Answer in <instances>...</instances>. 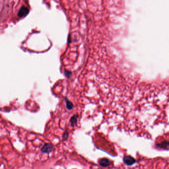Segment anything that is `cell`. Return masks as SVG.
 <instances>
[{
    "label": "cell",
    "instance_id": "3",
    "mask_svg": "<svg viewBox=\"0 0 169 169\" xmlns=\"http://www.w3.org/2000/svg\"><path fill=\"white\" fill-rule=\"evenodd\" d=\"M123 161L127 165L131 166L135 163L136 161L134 158L130 156H125L123 158Z\"/></svg>",
    "mask_w": 169,
    "mask_h": 169
},
{
    "label": "cell",
    "instance_id": "9",
    "mask_svg": "<svg viewBox=\"0 0 169 169\" xmlns=\"http://www.w3.org/2000/svg\"><path fill=\"white\" fill-rule=\"evenodd\" d=\"M65 75L67 78H69L71 75V72L70 71H68V70H65Z\"/></svg>",
    "mask_w": 169,
    "mask_h": 169
},
{
    "label": "cell",
    "instance_id": "6",
    "mask_svg": "<svg viewBox=\"0 0 169 169\" xmlns=\"http://www.w3.org/2000/svg\"><path fill=\"white\" fill-rule=\"evenodd\" d=\"M78 115H74L73 117H72L70 118V123L72 127H73L76 124L77 122H78Z\"/></svg>",
    "mask_w": 169,
    "mask_h": 169
},
{
    "label": "cell",
    "instance_id": "4",
    "mask_svg": "<svg viewBox=\"0 0 169 169\" xmlns=\"http://www.w3.org/2000/svg\"><path fill=\"white\" fill-rule=\"evenodd\" d=\"M99 164L103 167H107L110 165V161L107 158H102L99 160Z\"/></svg>",
    "mask_w": 169,
    "mask_h": 169
},
{
    "label": "cell",
    "instance_id": "8",
    "mask_svg": "<svg viewBox=\"0 0 169 169\" xmlns=\"http://www.w3.org/2000/svg\"><path fill=\"white\" fill-rule=\"evenodd\" d=\"M68 137H69V132L68 131V130H66L65 133H64L63 135V140L64 141H66L68 139Z\"/></svg>",
    "mask_w": 169,
    "mask_h": 169
},
{
    "label": "cell",
    "instance_id": "5",
    "mask_svg": "<svg viewBox=\"0 0 169 169\" xmlns=\"http://www.w3.org/2000/svg\"><path fill=\"white\" fill-rule=\"evenodd\" d=\"M157 146L161 149L169 150V141H164L157 144Z\"/></svg>",
    "mask_w": 169,
    "mask_h": 169
},
{
    "label": "cell",
    "instance_id": "1",
    "mask_svg": "<svg viewBox=\"0 0 169 169\" xmlns=\"http://www.w3.org/2000/svg\"><path fill=\"white\" fill-rule=\"evenodd\" d=\"M53 148L54 146L51 143H45L42 147L41 151L43 153L49 154L52 151Z\"/></svg>",
    "mask_w": 169,
    "mask_h": 169
},
{
    "label": "cell",
    "instance_id": "2",
    "mask_svg": "<svg viewBox=\"0 0 169 169\" xmlns=\"http://www.w3.org/2000/svg\"><path fill=\"white\" fill-rule=\"evenodd\" d=\"M29 12V10L26 7L22 6L18 12V15L19 17H23L26 16Z\"/></svg>",
    "mask_w": 169,
    "mask_h": 169
},
{
    "label": "cell",
    "instance_id": "7",
    "mask_svg": "<svg viewBox=\"0 0 169 169\" xmlns=\"http://www.w3.org/2000/svg\"><path fill=\"white\" fill-rule=\"evenodd\" d=\"M65 101H66V106H67V109L69 110L72 109L73 107V105L72 103L68 99H67L66 98H65Z\"/></svg>",
    "mask_w": 169,
    "mask_h": 169
}]
</instances>
